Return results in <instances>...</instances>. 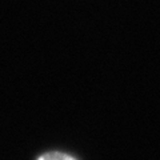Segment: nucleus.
I'll return each mask as SVG.
<instances>
[{
    "label": "nucleus",
    "instance_id": "obj_1",
    "mask_svg": "<svg viewBox=\"0 0 160 160\" xmlns=\"http://www.w3.org/2000/svg\"><path fill=\"white\" fill-rule=\"evenodd\" d=\"M36 160H78L71 155H68L66 152H60V151H49L46 152L36 159Z\"/></svg>",
    "mask_w": 160,
    "mask_h": 160
}]
</instances>
